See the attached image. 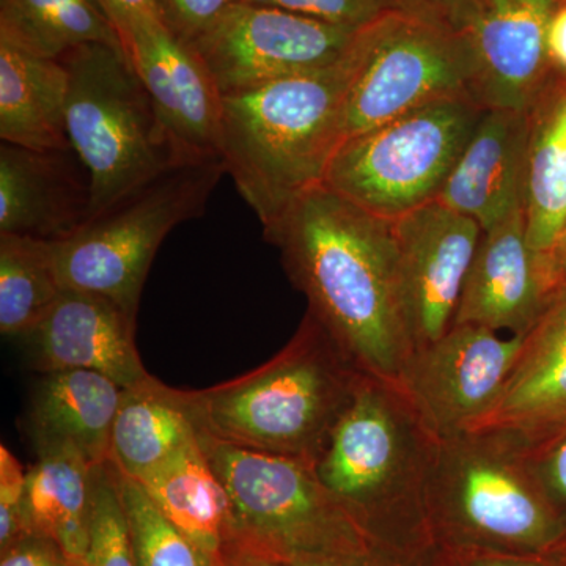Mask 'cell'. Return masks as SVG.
I'll list each match as a JSON object with an SVG mask.
<instances>
[{
    "label": "cell",
    "mask_w": 566,
    "mask_h": 566,
    "mask_svg": "<svg viewBox=\"0 0 566 566\" xmlns=\"http://www.w3.org/2000/svg\"><path fill=\"white\" fill-rule=\"evenodd\" d=\"M263 230L308 314L363 374L397 381L412 346L394 221L319 185Z\"/></svg>",
    "instance_id": "6da1fadb"
},
{
    "label": "cell",
    "mask_w": 566,
    "mask_h": 566,
    "mask_svg": "<svg viewBox=\"0 0 566 566\" xmlns=\"http://www.w3.org/2000/svg\"><path fill=\"white\" fill-rule=\"evenodd\" d=\"M364 375L307 312L273 359L222 385L182 394L200 433L315 464Z\"/></svg>",
    "instance_id": "7a4b0ae2"
},
{
    "label": "cell",
    "mask_w": 566,
    "mask_h": 566,
    "mask_svg": "<svg viewBox=\"0 0 566 566\" xmlns=\"http://www.w3.org/2000/svg\"><path fill=\"white\" fill-rule=\"evenodd\" d=\"M427 515L431 539L453 557L551 558L566 543V517L528 447L490 428L438 441Z\"/></svg>",
    "instance_id": "3957f363"
},
{
    "label": "cell",
    "mask_w": 566,
    "mask_h": 566,
    "mask_svg": "<svg viewBox=\"0 0 566 566\" xmlns=\"http://www.w3.org/2000/svg\"><path fill=\"white\" fill-rule=\"evenodd\" d=\"M352 73L349 51L331 69L222 95L221 159L263 227L323 185Z\"/></svg>",
    "instance_id": "277c9868"
},
{
    "label": "cell",
    "mask_w": 566,
    "mask_h": 566,
    "mask_svg": "<svg viewBox=\"0 0 566 566\" xmlns=\"http://www.w3.org/2000/svg\"><path fill=\"white\" fill-rule=\"evenodd\" d=\"M436 446L397 382L364 375L315 472L371 539L419 545L433 542L427 501Z\"/></svg>",
    "instance_id": "5b68a950"
},
{
    "label": "cell",
    "mask_w": 566,
    "mask_h": 566,
    "mask_svg": "<svg viewBox=\"0 0 566 566\" xmlns=\"http://www.w3.org/2000/svg\"><path fill=\"white\" fill-rule=\"evenodd\" d=\"M61 62L69 73L71 150L91 175V218L181 167L125 51L84 44Z\"/></svg>",
    "instance_id": "8992f818"
},
{
    "label": "cell",
    "mask_w": 566,
    "mask_h": 566,
    "mask_svg": "<svg viewBox=\"0 0 566 566\" xmlns=\"http://www.w3.org/2000/svg\"><path fill=\"white\" fill-rule=\"evenodd\" d=\"M226 174L222 159L175 167L69 237L50 241L62 290L107 297L136 319L163 241L175 227L203 214Z\"/></svg>",
    "instance_id": "52a82bcc"
},
{
    "label": "cell",
    "mask_w": 566,
    "mask_h": 566,
    "mask_svg": "<svg viewBox=\"0 0 566 566\" xmlns=\"http://www.w3.org/2000/svg\"><path fill=\"white\" fill-rule=\"evenodd\" d=\"M227 494L230 542L290 562L348 553L370 539L315 472V464L271 455L197 431Z\"/></svg>",
    "instance_id": "ba28073f"
},
{
    "label": "cell",
    "mask_w": 566,
    "mask_h": 566,
    "mask_svg": "<svg viewBox=\"0 0 566 566\" xmlns=\"http://www.w3.org/2000/svg\"><path fill=\"white\" fill-rule=\"evenodd\" d=\"M485 111L461 96L349 137L334 153L323 185L371 214L397 221L438 200Z\"/></svg>",
    "instance_id": "9c48e42d"
},
{
    "label": "cell",
    "mask_w": 566,
    "mask_h": 566,
    "mask_svg": "<svg viewBox=\"0 0 566 566\" xmlns=\"http://www.w3.org/2000/svg\"><path fill=\"white\" fill-rule=\"evenodd\" d=\"M352 59L342 142L427 104L472 98L475 63L464 33L405 11L360 29Z\"/></svg>",
    "instance_id": "30bf717a"
},
{
    "label": "cell",
    "mask_w": 566,
    "mask_h": 566,
    "mask_svg": "<svg viewBox=\"0 0 566 566\" xmlns=\"http://www.w3.org/2000/svg\"><path fill=\"white\" fill-rule=\"evenodd\" d=\"M359 31L240 0L191 44L229 95L331 69L348 55Z\"/></svg>",
    "instance_id": "8fae6325"
},
{
    "label": "cell",
    "mask_w": 566,
    "mask_h": 566,
    "mask_svg": "<svg viewBox=\"0 0 566 566\" xmlns=\"http://www.w3.org/2000/svg\"><path fill=\"white\" fill-rule=\"evenodd\" d=\"M524 338L453 324L438 340L409 354L395 382L438 441L455 438L493 411Z\"/></svg>",
    "instance_id": "7c38bea8"
},
{
    "label": "cell",
    "mask_w": 566,
    "mask_h": 566,
    "mask_svg": "<svg viewBox=\"0 0 566 566\" xmlns=\"http://www.w3.org/2000/svg\"><path fill=\"white\" fill-rule=\"evenodd\" d=\"M122 44L150 96L175 163L221 159L222 93L192 44L175 35L161 17L134 21Z\"/></svg>",
    "instance_id": "4fadbf2b"
},
{
    "label": "cell",
    "mask_w": 566,
    "mask_h": 566,
    "mask_svg": "<svg viewBox=\"0 0 566 566\" xmlns=\"http://www.w3.org/2000/svg\"><path fill=\"white\" fill-rule=\"evenodd\" d=\"M394 229L406 327L415 352L452 327L483 230L438 200L397 219Z\"/></svg>",
    "instance_id": "5bb4252c"
},
{
    "label": "cell",
    "mask_w": 566,
    "mask_h": 566,
    "mask_svg": "<svg viewBox=\"0 0 566 566\" xmlns=\"http://www.w3.org/2000/svg\"><path fill=\"white\" fill-rule=\"evenodd\" d=\"M558 297L546 255L528 244L520 208L482 233L453 324L527 335Z\"/></svg>",
    "instance_id": "9a60e30c"
},
{
    "label": "cell",
    "mask_w": 566,
    "mask_h": 566,
    "mask_svg": "<svg viewBox=\"0 0 566 566\" xmlns=\"http://www.w3.org/2000/svg\"><path fill=\"white\" fill-rule=\"evenodd\" d=\"M558 0H488L463 32L483 109L528 111L551 76L547 25Z\"/></svg>",
    "instance_id": "2e32d148"
},
{
    "label": "cell",
    "mask_w": 566,
    "mask_h": 566,
    "mask_svg": "<svg viewBox=\"0 0 566 566\" xmlns=\"http://www.w3.org/2000/svg\"><path fill=\"white\" fill-rule=\"evenodd\" d=\"M134 327L136 319L107 297L63 290L50 314L20 340L29 367L41 375L96 371L126 389L151 376L142 364Z\"/></svg>",
    "instance_id": "e0dca14e"
},
{
    "label": "cell",
    "mask_w": 566,
    "mask_h": 566,
    "mask_svg": "<svg viewBox=\"0 0 566 566\" xmlns=\"http://www.w3.org/2000/svg\"><path fill=\"white\" fill-rule=\"evenodd\" d=\"M91 175L76 153L0 145V234L57 241L91 218Z\"/></svg>",
    "instance_id": "ac0fdd59"
},
{
    "label": "cell",
    "mask_w": 566,
    "mask_h": 566,
    "mask_svg": "<svg viewBox=\"0 0 566 566\" xmlns=\"http://www.w3.org/2000/svg\"><path fill=\"white\" fill-rule=\"evenodd\" d=\"M528 111L486 109L476 122L438 202L493 229L523 208Z\"/></svg>",
    "instance_id": "d6986e66"
},
{
    "label": "cell",
    "mask_w": 566,
    "mask_h": 566,
    "mask_svg": "<svg viewBox=\"0 0 566 566\" xmlns=\"http://www.w3.org/2000/svg\"><path fill=\"white\" fill-rule=\"evenodd\" d=\"M515 436L528 449L566 428V294L524 338L493 411L474 430Z\"/></svg>",
    "instance_id": "ffe728a7"
},
{
    "label": "cell",
    "mask_w": 566,
    "mask_h": 566,
    "mask_svg": "<svg viewBox=\"0 0 566 566\" xmlns=\"http://www.w3.org/2000/svg\"><path fill=\"white\" fill-rule=\"evenodd\" d=\"M123 387L96 371L43 374L33 387L24 430L36 457L70 453L96 468L109 460Z\"/></svg>",
    "instance_id": "44dd1931"
},
{
    "label": "cell",
    "mask_w": 566,
    "mask_h": 566,
    "mask_svg": "<svg viewBox=\"0 0 566 566\" xmlns=\"http://www.w3.org/2000/svg\"><path fill=\"white\" fill-rule=\"evenodd\" d=\"M69 73L0 40V139L36 151L71 150L66 133Z\"/></svg>",
    "instance_id": "7402d4cb"
},
{
    "label": "cell",
    "mask_w": 566,
    "mask_h": 566,
    "mask_svg": "<svg viewBox=\"0 0 566 566\" xmlns=\"http://www.w3.org/2000/svg\"><path fill=\"white\" fill-rule=\"evenodd\" d=\"M523 212L528 244L547 255L566 222V77L554 73L528 107Z\"/></svg>",
    "instance_id": "603a6c76"
},
{
    "label": "cell",
    "mask_w": 566,
    "mask_h": 566,
    "mask_svg": "<svg viewBox=\"0 0 566 566\" xmlns=\"http://www.w3.org/2000/svg\"><path fill=\"white\" fill-rule=\"evenodd\" d=\"M196 438L182 390L150 376L123 389L107 461L126 479L140 482Z\"/></svg>",
    "instance_id": "cb8c5ba5"
},
{
    "label": "cell",
    "mask_w": 566,
    "mask_h": 566,
    "mask_svg": "<svg viewBox=\"0 0 566 566\" xmlns=\"http://www.w3.org/2000/svg\"><path fill=\"white\" fill-rule=\"evenodd\" d=\"M139 483L175 527L207 556L221 560L223 547L232 539L229 494L199 438Z\"/></svg>",
    "instance_id": "d4e9b609"
},
{
    "label": "cell",
    "mask_w": 566,
    "mask_h": 566,
    "mask_svg": "<svg viewBox=\"0 0 566 566\" xmlns=\"http://www.w3.org/2000/svg\"><path fill=\"white\" fill-rule=\"evenodd\" d=\"M95 468L70 453L36 457L28 471L24 512L31 534L46 536L71 560L87 564Z\"/></svg>",
    "instance_id": "484cf974"
},
{
    "label": "cell",
    "mask_w": 566,
    "mask_h": 566,
    "mask_svg": "<svg viewBox=\"0 0 566 566\" xmlns=\"http://www.w3.org/2000/svg\"><path fill=\"white\" fill-rule=\"evenodd\" d=\"M0 40L55 61L84 44L123 50L98 0H0Z\"/></svg>",
    "instance_id": "4316f807"
},
{
    "label": "cell",
    "mask_w": 566,
    "mask_h": 566,
    "mask_svg": "<svg viewBox=\"0 0 566 566\" xmlns=\"http://www.w3.org/2000/svg\"><path fill=\"white\" fill-rule=\"evenodd\" d=\"M62 292L50 241L0 234V333L18 338L28 334L50 314Z\"/></svg>",
    "instance_id": "83f0119b"
},
{
    "label": "cell",
    "mask_w": 566,
    "mask_h": 566,
    "mask_svg": "<svg viewBox=\"0 0 566 566\" xmlns=\"http://www.w3.org/2000/svg\"><path fill=\"white\" fill-rule=\"evenodd\" d=\"M118 486L136 566H221L163 515L139 482L118 472Z\"/></svg>",
    "instance_id": "f1b7e54d"
},
{
    "label": "cell",
    "mask_w": 566,
    "mask_h": 566,
    "mask_svg": "<svg viewBox=\"0 0 566 566\" xmlns=\"http://www.w3.org/2000/svg\"><path fill=\"white\" fill-rule=\"evenodd\" d=\"M85 566H136L118 472L109 461L95 468L91 546Z\"/></svg>",
    "instance_id": "f546056e"
},
{
    "label": "cell",
    "mask_w": 566,
    "mask_h": 566,
    "mask_svg": "<svg viewBox=\"0 0 566 566\" xmlns=\"http://www.w3.org/2000/svg\"><path fill=\"white\" fill-rule=\"evenodd\" d=\"M293 566H457L455 557L434 542L419 545H390L368 539L364 546L348 553L303 557L290 562Z\"/></svg>",
    "instance_id": "4dcf8cb0"
},
{
    "label": "cell",
    "mask_w": 566,
    "mask_h": 566,
    "mask_svg": "<svg viewBox=\"0 0 566 566\" xmlns=\"http://www.w3.org/2000/svg\"><path fill=\"white\" fill-rule=\"evenodd\" d=\"M260 6L275 7L312 20L363 29L390 11L398 10L395 0H244Z\"/></svg>",
    "instance_id": "1f68e13d"
},
{
    "label": "cell",
    "mask_w": 566,
    "mask_h": 566,
    "mask_svg": "<svg viewBox=\"0 0 566 566\" xmlns=\"http://www.w3.org/2000/svg\"><path fill=\"white\" fill-rule=\"evenodd\" d=\"M28 472L17 457L0 446V553L31 534L25 521Z\"/></svg>",
    "instance_id": "d6a6232c"
},
{
    "label": "cell",
    "mask_w": 566,
    "mask_h": 566,
    "mask_svg": "<svg viewBox=\"0 0 566 566\" xmlns=\"http://www.w3.org/2000/svg\"><path fill=\"white\" fill-rule=\"evenodd\" d=\"M164 24L181 40H196L227 7L240 0H155Z\"/></svg>",
    "instance_id": "836d02e7"
},
{
    "label": "cell",
    "mask_w": 566,
    "mask_h": 566,
    "mask_svg": "<svg viewBox=\"0 0 566 566\" xmlns=\"http://www.w3.org/2000/svg\"><path fill=\"white\" fill-rule=\"evenodd\" d=\"M528 453L547 495L566 517V428Z\"/></svg>",
    "instance_id": "e575fe53"
},
{
    "label": "cell",
    "mask_w": 566,
    "mask_h": 566,
    "mask_svg": "<svg viewBox=\"0 0 566 566\" xmlns=\"http://www.w3.org/2000/svg\"><path fill=\"white\" fill-rule=\"evenodd\" d=\"M486 2L488 0H395L398 10L460 33Z\"/></svg>",
    "instance_id": "d590c367"
},
{
    "label": "cell",
    "mask_w": 566,
    "mask_h": 566,
    "mask_svg": "<svg viewBox=\"0 0 566 566\" xmlns=\"http://www.w3.org/2000/svg\"><path fill=\"white\" fill-rule=\"evenodd\" d=\"M0 566H82L71 560L57 543L29 534L0 553Z\"/></svg>",
    "instance_id": "8d00e7d4"
},
{
    "label": "cell",
    "mask_w": 566,
    "mask_h": 566,
    "mask_svg": "<svg viewBox=\"0 0 566 566\" xmlns=\"http://www.w3.org/2000/svg\"><path fill=\"white\" fill-rule=\"evenodd\" d=\"M98 3L109 17L120 40L134 21L139 18L159 17L155 0H98Z\"/></svg>",
    "instance_id": "74e56055"
},
{
    "label": "cell",
    "mask_w": 566,
    "mask_h": 566,
    "mask_svg": "<svg viewBox=\"0 0 566 566\" xmlns=\"http://www.w3.org/2000/svg\"><path fill=\"white\" fill-rule=\"evenodd\" d=\"M547 59L551 73L566 77V0H558L547 25Z\"/></svg>",
    "instance_id": "f35d334b"
},
{
    "label": "cell",
    "mask_w": 566,
    "mask_h": 566,
    "mask_svg": "<svg viewBox=\"0 0 566 566\" xmlns=\"http://www.w3.org/2000/svg\"><path fill=\"white\" fill-rule=\"evenodd\" d=\"M221 566H293L266 554L229 542L222 549Z\"/></svg>",
    "instance_id": "ab89813d"
},
{
    "label": "cell",
    "mask_w": 566,
    "mask_h": 566,
    "mask_svg": "<svg viewBox=\"0 0 566 566\" xmlns=\"http://www.w3.org/2000/svg\"><path fill=\"white\" fill-rule=\"evenodd\" d=\"M457 566H560L553 558L468 556L455 557Z\"/></svg>",
    "instance_id": "60d3db41"
},
{
    "label": "cell",
    "mask_w": 566,
    "mask_h": 566,
    "mask_svg": "<svg viewBox=\"0 0 566 566\" xmlns=\"http://www.w3.org/2000/svg\"><path fill=\"white\" fill-rule=\"evenodd\" d=\"M547 264H549L551 274H553L554 282L560 296L566 294V222L560 237H558L556 245L553 251L546 255Z\"/></svg>",
    "instance_id": "b9f144b4"
},
{
    "label": "cell",
    "mask_w": 566,
    "mask_h": 566,
    "mask_svg": "<svg viewBox=\"0 0 566 566\" xmlns=\"http://www.w3.org/2000/svg\"><path fill=\"white\" fill-rule=\"evenodd\" d=\"M553 560H556L558 565L566 566V543L565 546L562 547L560 551L556 554V556L551 557Z\"/></svg>",
    "instance_id": "7bdbcfd3"
}]
</instances>
